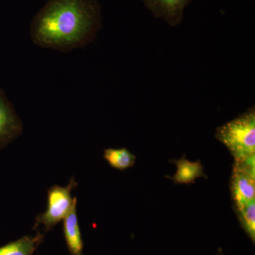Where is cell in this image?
<instances>
[{
  "label": "cell",
  "instance_id": "11",
  "mask_svg": "<svg viewBox=\"0 0 255 255\" xmlns=\"http://www.w3.org/2000/svg\"><path fill=\"white\" fill-rule=\"evenodd\" d=\"M236 214L245 230L252 241H255V202L252 201L244 205L235 207Z\"/></svg>",
  "mask_w": 255,
  "mask_h": 255
},
{
  "label": "cell",
  "instance_id": "5",
  "mask_svg": "<svg viewBox=\"0 0 255 255\" xmlns=\"http://www.w3.org/2000/svg\"><path fill=\"white\" fill-rule=\"evenodd\" d=\"M22 129V123L14 107L0 89V149L16 138Z\"/></svg>",
  "mask_w": 255,
  "mask_h": 255
},
{
  "label": "cell",
  "instance_id": "3",
  "mask_svg": "<svg viewBox=\"0 0 255 255\" xmlns=\"http://www.w3.org/2000/svg\"><path fill=\"white\" fill-rule=\"evenodd\" d=\"M77 186L78 183L72 177L65 187L56 185L50 187L48 191L46 211L37 216L36 226L43 225L46 229H50L63 221L77 205L76 197L71 196L72 191Z\"/></svg>",
  "mask_w": 255,
  "mask_h": 255
},
{
  "label": "cell",
  "instance_id": "7",
  "mask_svg": "<svg viewBox=\"0 0 255 255\" xmlns=\"http://www.w3.org/2000/svg\"><path fill=\"white\" fill-rule=\"evenodd\" d=\"M63 233L69 251L72 255H82L83 241L79 226L77 205L63 220Z\"/></svg>",
  "mask_w": 255,
  "mask_h": 255
},
{
  "label": "cell",
  "instance_id": "6",
  "mask_svg": "<svg viewBox=\"0 0 255 255\" xmlns=\"http://www.w3.org/2000/svg\"><path fill=\"white\" fill-rule=\"evenodd\" d=\"M157 17L163 18L172 26L182 20L184 9L190 0H142Z\"/></svg>",
  "mask_w": 255,
  "mask_h": 255
},
{
  "label": "cell",
  "instance_id": "8",
  "mask_svg": "<svg viewBox=\"0 0 255 255\" xmlns=\"http://www.w3.org/2000/svg\"><path fill=\"white\" fill-rule=\"evenodd\" d=\"M177 166V172L173 177H167L172 179L175 184H191L194 183L197 178H205L207 176L204 173V166L200 161L190 162L185 157L172 161Z\"/></svg>",
  "mask_w": 255,
  "mask_h": 255
},
{
  "label": "cell",
  "instance_id": "1",
  "mask_svg": "<svg viewBox=\"0 0 255 255\" xmlns=\"http://www.w3.org/2000/svg\"><path fill=\"white\" fill-rule=\"evenodd\" d=\"M100 23L97 0H48L30 26L36 46L65 52L93 41Z\"/></svg>",
  "mask_w": 255,
  "mask_h": 255
},
{
  "label": "cell",
  "instance_id": "9",
  "mask_svg": "<svg viewBox=\"0 0 255 255\" xmlns=\"http://www.w3.org/2000/svg\"><path fill=\"white\" fill-rule=\"evenodd\" d=\"M104 158L114 169L125 170L135 164L136 157L128 149H106L104 152Z\"/></svg>",
  "mask_w": 255,
  "mask_h": 255
},
{
  "label": "cell",
  "instance_id": "2",
  "mask_svg": "<svg viewBox=\"0 0 255 255\" xmlns=\"http://www.w3.org/2000/svg\"><path fill=\"white\" fill-rule=\"evenodd\" d=\"M216 137L227 147L235 159L255 155L254 109L218 128Z\"/></svg>",
  "mask_w": 255,
  "mask_h": 255
},
{
  "label": "cell",
  "instance_id": "4",
  "mask_svg": "<svg viewBox=\"0 0 255 255\" xmlns=\"http://www.w3.org/2000/svg\"><path fill=\"white\" fill-rule=\"evenodd\" d=\"M255 155L235 159L230 185L235 207L255 201Z\"/></svg>",
  "mask_w": 255,
  "mask_h": 255
},
{
  "label": "cell",
  "instance_id": "10",
  "mask_svg": "<svg viewBox=\"0 0 255 255\" xmlns=\"http://www.w3.org/2000/svg\"><path fill=\"white\" fill-rule=\"evenodd\" d=\"M40 238L26 236L0 248V255H31Z\"/></svg>",
  "mask_w": 255,
  "mask_h": 255
}]
</instances>
